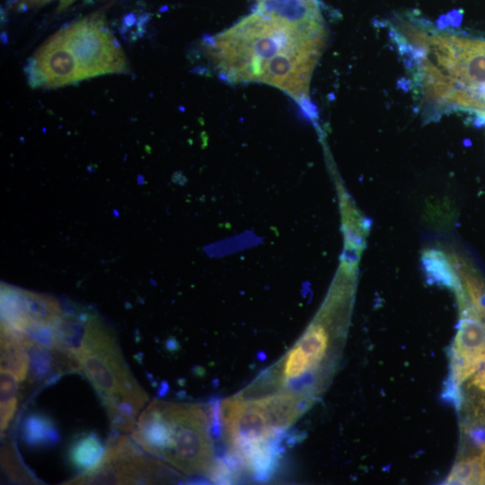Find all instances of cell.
Here are the masks:
<instances>
[{
	"label": "cell",
	"instance_id": "cell-1",
	"mask_svg": "<svg viewBox=\"0 0 485 485\" xmlns=\"http://www.w3.org/2000/svg\"><path fill=\"white\" fill-rule=\"evenodd\" d=\"M325 40L316 0H264L202 47L228 82L267 84L304 103Z\"/></svg>",
	"mask_w": 485,
	"mask_h": 485
},
{
	"label": "cell",
	"instance_id": "cell-2",
	"mask_svg": "<svg viewBox=\"0 0 485 485\" xmlns=\"http://www.w3.org/2000/svg\"><path fill=\"white\" fill-rule=\"evenodd\" d=\"M399 47L410 50L422 105L432 113L475 111L485 120V40L437 31L414 16L392 23Z\"/></svg>",
	"mask_w": 485,
	"mask_h": 485
},
{
	"label": "cell",
	"instance_id": "cell-3",
	"mask_svg": "<svg viewBox=\"0 0 485 485\" xmlns=\"http://www.w3.org/2000/svg\"><path fill=\"white\" fill-rule=\"evenodd\" d=\"M126 70L124 52L101 13L60 29L25 66L28 82L34 88L59 87Z\"/></svg>",
	"mask_w": 485,
	"mask_h": 485
},
{
	"label": "cell",
	"instance_id": "cell-4",
	"mask_svg": "<svg viewBox=\"0 0 485 485\" xmlns=\"http://www.w3.org/2000/svg\"><path fill=\"white\" fill-rule=\"evenodd\" d=\"M212 420L199 404L152 401L131 436L147 453L186 474L208 471L213 463Z\"/></svg>",
	"mask_w": 485,
	"mask_h": 485
},
{
	"label": "cell",
	"instance_id": "cell-5",
	"mask_svg": "<svg viewBox=\"0 0 485 485\" xmlns=\"http://www.w3.org/2000/svg\"><path fill=\"white\" fill-rule=\"evenodd\" d=\"M81 371L101 398L105 409L128 401L139 410L147 401L124 361L112 331L95 315L86 323L81 347L75 353Z\"/></svg>",
	"mask_w": 485,
	"mask_h": 485
},
{
	"label": "cell",
	"instance_id": "cell-6",
	"mask_svg": "<svg viewBox=\"0 0 485 485\" xmlns=\"http://www.w3.org/2000/svg\"><path fill=\"white\" fill-rule=\"evenodd\" d=\"M162 463L145 456L126 436L110 432L101 460L66 484H150L164 477Z\"/></svg>",
	"mask_w": 485,
	"mask_h": 485
},
{
	"label": "cell",
	"instance_id": "cell-7",
	"mask_svg": "<svg viewBox=\"0 0 485 485\" xmlns=\"http://www.w3.org/2000/svg\"><path fill=\"white\" fill-rule=\"evenodd\" d=\"M220 419L231 451L247 445L280 438L258 399L230 398L220 404Z\"/></svg>",
	"mask_w": 485,
	"mask_h": 485
},
{
	"label": "cell",
	"instance_id": "cell-8",
	"mask_svg": "<svg viewBox=\"0 0 485 485\" xmlns=\"http://www.w3.org/2000/svg\"><path fill=\"white\" fill-rule=\"evenodd\" d=\"M280 452L279 438H277L247 445L231 451L230 454L254 478L262 481L269 479L276 470Z\"/></svg>",
	"mask_w": 485,
	"mask_h": 485
},
{
	"label": "cell",
	"instance_id": "cell-9",
	"mask_svg": "<svg viewBox=\"0 0 485 485\" xmlns=\"http://www.w3.org/2000/svg\"><path fill=\"white\" fill-rule=\"evenodd\" d=\"M29 355L15 331L1 323V370L12 373L22 382L29 372Z\"/></svg>",
	"mask_w": 485,
	"mask_h": 485
},
{
	"label": "cell",
	"instance_id": "cell-10",
	"mask_svg": "<svg viewBox=\"0 0 485 485\" xmlns=\"http://www.w3.org/2000/svg\"><path fill=\"white\" fill-rule=\"evenodd\" d=\"M421 260L429 284L445 287L454 293L462 289L460 278L445 251L436 249L425 250Z\"/></svg>",
	"mask_w": 485,
	"mask_h": 485
},
{
	"label": "cell",
	"instance_id": "cell-11",
	"mask_svg": "<svg viewBox=\"0 0 485 485\" xmlns=\"http://www.w3.org/2000/svg\"><path fill=\"white\" fill-rule=\"evenodd\" d=\"M23 442L32 447L53 446L60 436L50 418L41 413L27 415L22 425Z\"/></svg>",
	"mask_w": 485,
	"mask_h": 485
},
{
	"label": "cell",
	"instance_id": "cell-12",
	"mask_svg": "<svg viewBox=\"0 0 485 485\" xmlns=\"http://www.w3.org/2000/svg\"><path fill=\"white\" fill-rule=\"evenodd\" d=\"M105 447L94 432L77 436L71 443L67 458L69 463L78 470H88L102 457Z\"/></svg>",
	"mask_w": 485,
	"mask_h": 485
},
{
	"label": "cell",
	"instance_id": "cell-13",
	"mask_svg": "<svg viewBox=\"0 0 485 485\" xmlns=\"http://www.w3.org/2000/svg\"><path fill=\"white\" fill-rule=\"evenodd\" d=\"M328 342L329 337L324 327L320 323H314L307 329L295 346L304 354L314 368L322 360Z\"/></svg>",
	"mask_w": 485,
	"mask_h": 485
},
{
	"label": "cell",
	"instance_id": "cell-14",
	"mask_svg": "<svg viewBox=\"0 0 485 485\" xmlns=\"http://www.w3.org/2000/svg\"><path fill=\"white\" fill-rule=\"evenodd\" d=\"M18 380L10 372L1 370V431L13 418L18 404Z\"/></svg>",
	"mask_w": 485,
	"mask_h": 485
},
{
	"label": "cell",
	"instance_id": "cell-15",
	"mask_svg": "<svg viewBox=\"0 0 485 485\" xmlns=\"http://www.w3.org/2000/svg\"><path fill=\"white\" fill-rule=\"evenodd\" d=\"M2 466L12 481L21 483H33V479L18 461L12 447H6L1 454Z\"/></svg>",
	"mask_w": 485,
	"mask_h": 485
},
{
	"label": "cell",
	"instance_id": "cell-16",
	"mask_svg": "<svg viewBox=\"0 0 485 485\" xmlns=\"http://www.w3.org/2000/svg\"><path fill=\"white\" fill-rule=\"evenodd\" d=\"M459 385L460 384L454 379V377L449 375L445 383V387L442 393L445 400L453 403L455 409H459L462 403Z\"/></svg>",
	"mask_w": 485,
	"mask_h": 485
},
{
	"label": "cell",
	"instance_id": "cell-17",
	"mask_svg": "<svg viewBox=\"0 0 485 485\" xmlns=\"http://www.w3.org/2000/svg\"><path fill=\"white\" fill-rule=\"evenodd\" d=\"M51 1H57L58 2V12H62L66 7L71 5L74 2L77 0H19L18 4L22 8H28V7H34V6H40L41 4H44L46 3H49Z\"/></svg>",
	"mask_w": 485,
	"mask_h": 485
},
{
	"label": "cell",
	"instance_id": "cell-18",
	"mask_svg": "<svg viewBox=\"0 0 485 485\" xmlns=\"http://www.w3.org/2000/svg\"><path fill=\"white\" fill-rule=\"evenodd\" d=\"M472 384L485 391V365L482 369H479L478 373L472 379Z\"/></svg>",
	"mask_w": 485,
	"mask_h": 485
}]
</instances>
